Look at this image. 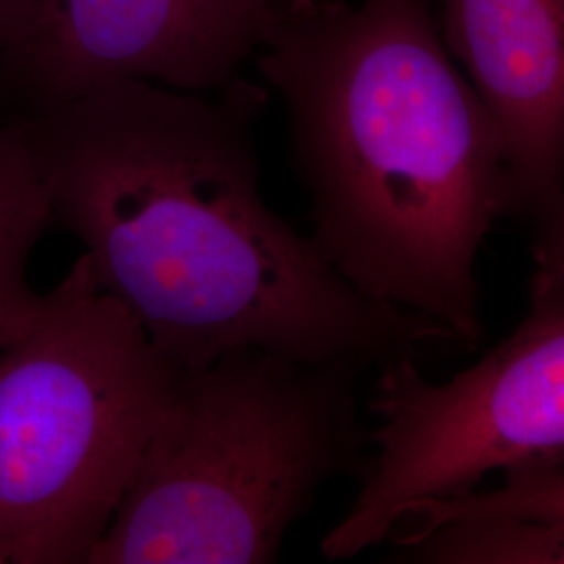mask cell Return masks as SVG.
<instances>
[{
  "label": "cell",
  "mask_w": 564,
  "mask_h": 564,
  "mask_svg": "<svg viewBox=\"0 0 564 564\" xmlns=\"http://www.w3.org/2000/svg\"><path fill=\"white\" fill-rule=\"evenodd\" d=\"M263 102L242 78L214 97L121 80L20 120L102 293L184 372L242 347L368 372L454 341L364 297L263 202Z\"/></svg>",
  "instance_id": "1"
},
{
  "label": "cell",
  "mask_w": 564,
  "mask_h": 564,
  "mask_svg": "<svg viewBox=\"0 0 564 564\" xmlns=\"http://www.w3.org/2000/svg\"><path fill=\"white\" fill-rule=\"evenodd\" d=\"M260 51L326 262L364 297L475 349L477 260L508 216L510 176L502 132L449 59L431 0L276 4Z\"/></svg>",
  "instance_id": "2"
},
{
  "label": "cell",
  "mask_w": 564,
  "mask_h": 564,
  "mask_svg": "<svg viewBox=\"0 0 564 564\" xmlns=\"http://www.w3.org/2000/svg\"><path fill=\"white\" fill-rule=\"evenodd\" d=\"M362 368L242 347L184 372L88 564H263L339 475H360Z\"/></svg>",
  "instance_id": "3"
},
{
  "label": "cell",
  "mask_w": 564,
  "mask_h": 564,
  "mask_svg": "<svg viewBox=\"0 0 564 564\" xmlns=\"http://www.w3.org/2000/svg\"><path fill=\"white\" fill-rule=\"evenodd\" d=\"M0 351V564H88L184 370L86 256Z\"/></svg>",
  "instance_id": "4"
},
{
  "label": "cell",
  "mask_w": 564,
  "mask_h": 564,
  "mask_svg": "<svg viewBox=\"0 0 564 564\" xmlns=\"http://www.w3.org/2000/svg\"><path fill=\"white\" fill-rule=\"evenodd\" d=\"M379 372L360 489L321 544L330 561L383 544L414 508L470 491L494 470L564 460V295H529L505 341L445 383L412 358Z\"/></svg>",
  "instance_id": "5"
},
{
  "label": "cell",
  "mask_w": 564,
  "mask_h": 564,
  "mask_svg": "<svg viewBox=\"0 0 564 564\" xmlns=\"http://www.w3.org/2000/svg\"><path fill=\"white\" fill-rule=\"evenodd\" d=\"M274 0H36L0 57L30 116L121 80L220 93L260 51Z\"/></svg>",
  "instance_id": "6"
},
{
  "label": "cell",
  "mask_w": 564,
  "mask_h": 564,
  "mask_svg": "<svg viewBox=\"0 0 564 564\" xmlns=\"http://www.w3.org/2000/svg\"><path fill=\"white\" fill-rule=\"evenodd\" d=\"M437 23L502 132L529 293L564 295V0H440Z\"/></svg>",
  "instance_id": "7"
},
{
  "label": "cell",
  "mask_w": 564,
  "mask_h": 564,
  "mask_svg": "<svg viewBox=\"0 0 564 564\" xmlns=\"http://www.w3.org/2000/svg\"><path fill=\"white\" fill-rule=\"evenodd\" d=\"M53 220L25 128L0 123V349L21 339L41 314L44 295L28 281V263Z\"/></svg>",
  "instance_id": "8"
},
{
  "label": "cell",
  "mask_w": 564,
  "mask_h": 564,
  "mask_svg": "<svg viewBox=\"0 0 564 564\" xmlns=\"http://www.w3.org/2000/svg\"><path fill=\"white\" fill-rule=\"evenodd\" d=\"M400 561L431 564H564V519H481L400 527Z\"/></svg>",
  "instance_id": "9"
},
{
  "label": "cell",
  "mask_w": 564,
  "mask_h": 564,
  "mask_svg": "<svg viewBox=\"0 0 564 564\" xmlns=\"http://www.w3.org/2000/svg\"><path fill=\"white\" fill-rule=\"evenodd\" d=\"M505 484L426 502L423 527L481 519H564V460H538L505 470Z\"/></svg>",
  "instance_id": "10"
},
{
  "label": "cell",
  "mask_w": 564,
  "mask_h": 564,
  "mask_svg": "<svg viewBox=\"0 0 564 564\" xmlns=\"http://www.w3.org/2000/svg\"><path fill=\"white\" fill-rule=\"evenodd\" d=\"M36 0H0V57L20 32Z\"/></svg>",
  "instance_id": "11"
},
{
  "label": "cell",
  "mask_w": 564,
  "mask_h": 564,
  "mask_svg": "<svg viewBox=\"0 0 564 564\" xmlns=\"http://www.w3.org/2000/svg\"><path fill=\"white\" fill-rule=\"evenodd\" d=\"M276 4H289V2H303V0H274Z\"/></svg>",
  "instance_id": "12"
}]
</instances>
